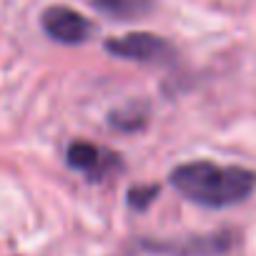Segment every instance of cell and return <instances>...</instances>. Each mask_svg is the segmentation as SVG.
<instances>
[{
    "mask_svg": "<svg viewBox=\"0 0 256 256\" xmlns=\"http://www.w3.org/2000/svg\"><path fill=\"white\" fill-rule=\"evenodd\" d=\"M171 184L194 204L224 208L246 201L256 191V171L241 166H218L211 161H191L171 171Z\"/></svg>",
    "mask_w": 256,
    "mask_h": 256,
    "instance_id": "cell-1",
    "label": "cell"
},
{
    "mask_svg": "<svg viewBox=\"0 0 256 256\" xmlns=\"http://www.w3.org/2000/svg\"><path fill=\"white\" fill-rule=\"evenodd\" d=\"M43 23V30L58 40V43H66V46H78L83 40H88L90 36V23L76 13L73 8H66V6H53L43 13L40 18Z\"/></svg>",
    "mask_w": 256,
    "mask_h": 256,
    "instance_id": "cell-2",
    "label": "cell"
},
{
    "mask_svg": "<svg viewBox=\"0 0 256 256\" xmlns=\"http://www.w3.org/2000/svg\"><path fill=\"white\" fill-rule=\"evenodd\" d=\"M106 50L126 60H158L168 53V43L154 33H128L106 40Z\"/></svg>",
    "mask_w": 256,
    "mask_h": 256,
    "instance_id": "cell-3",
    "label": "cell"
},
{
    "mask_svg": "<svg viewBox=\"0 0 256 256\" xmlns=\"http://www.w3.org/2000/svg\"><path fill=\"white\" fill-rule=\"evenodd\" d=\"M68 166L96 178V176H103L106 171H113L116 166H120V161L116 154L103 151L88 141H73L68 146Z\"/></svg>",
    "mask_w": 256,
    "mask_h": 256,
    "instance_id": "cell-4",
    "label": "cell"
},
{
    "mask_svg": "<svg viewBox=\"0 0 256 256\" xmlns=\"http://www.w3.org/2000/svg\"><path fill=\"white\" fill-rule=\"evenodd\" d=\"M151 251H161V254H178V256H214L221 254L231 246V234H211V236H196L194 241H188L186 246L181 244H146Z\"/></svg>",
    "mask_w": 256,
    "mask_h": 256,
    "instance_id": "cell-5",
    "label": "cell"
},
{
    "mask_svg": "<svg viewBox=\"0 0 256 256\" xmlns=\"http://www.w3.org/2000/svg\"><path fill=\"white\" fill-rule=\"evenodd\" d=\"M93 6L100 13L113 16L118 20H131L144 16L151 8V0H93Z\"/></svg>",
    "mask_w": 256,
    "mask_h": 256,
    "instance_id": "cell-6",
    "label": "cell"
},
{
    "mask_svg": "<svg viewBox=\"0 0 256 256\" xmlns=\"http://www.w3.org/2000/svg\"><path fill=\"white\" fill-rule=\"evenodd\" d=\"M146 120V113H141L136 106L134 108H128V110H116L110 113V123L123 128V131H134V128H141Z\"/></svg>",
    "mask_w": 256,
    "mask_h": 256,
    "instance_id": "cell-7",
    "label": "cell"
},
{
    "mask_svg": "<svg viewBox=\"0 0 256 256\" xmlns=\"http://www.w3.org/2000/svg\"><path fill=\"white\" fill-rule=\"evenodd\" d=\"M158 194V186H134L128 191V204L134 208H146Z\"/></svg>",
    "mask_w": 256,
    "mask_h": 256,
    "instance_id": "cell-8",
    "label": "cell"
}]
</instances>
